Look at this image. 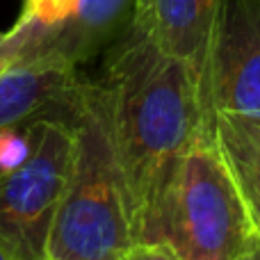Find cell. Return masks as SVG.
I'll list each match as a JSON object with an SVG mask.
<instances>
[{"mask_svg":"<svg viewBox=\"0 0 260 260\" xmlns=\"http://www.w3.org/2000/svg\"><path fill=\"white\" fill-rule=\"evenodd\" d=\"M99 82L121 176L133 242H153L157 206L174 167L203 130L199 76L137 23L105 50Z\"/></svg>","mask_w":260,"mask_h":260,"instance_id":"1","label":"cell"},{"mask_svg":"<svg viewBox=\"0 0 260 260\" xmlns=\"http://www.w3.org/2000/svg\"><path fill=\"white\" fill-rule=\"evenodd\" d=\"M73 157L48 238V260H110L133 244L99 82L80 73L67 105Z\"/></svg>","mask_w":260,"mask_h":260,"instance_id":"2","label":"cell"},{"mask_svg":"<svg viewBox=\"0 0 260 260\" xmlns=\"http://www.w3.org/2000/svg\"><path fill=\"white\" fill-rule=\"evenodd\" d=\"M153 242L180 260H242L256 251L258 229L208 128L174 167L157 206Z\"/></svg>","mask_w":260,"mask_h":260,"instance_id":"3","label":"cell"},{"mask_svg":"<svg viewBox=\"0 0 260 260\" xmlns=\"http://www.w3.org/2000/svg\"><path fill=\"white\" fill-rule=\"evenodd\" d=\"M27 160L0 178V247L12 260H48V238L73 157L67 117L30 121Z\"/></svg>","mask_w":260,"mask_h":260,"instance_id":"4","label":"cell"},{"mask_svg":"<svg viewBox=\"0 0 260 260\" xmlns=\"http://www.w3.org/2000/svg\"><path fill=\"white\" fill-rule=\"evenodd\" d=\"M208 121L217 112L260 119V0H224L199 73Z\"/></svg>","mask_w":260,"mask_h":260,"instance_id":"5","label":"cell"},{"mask_svg":"<svg viewBox=\"0 0 260 260\" xmlns=\"http://www.w3.org/2000/svg\"><path fill=\"white\" fill-rule=\"evenodd\" d=\"M137 0H71L64 16L41 25L25 23V46L18 62H48L69 69L101 57L133 25Z\"/></svg>","mask_w":260,"mask_h":260,"instance_id":"6","label":"cell"},{"mask_svg":"<svg viewBox=\"0 0 260 260\" xmlns=\"http://www.w3.org/2000/svg\"><path fill=\"white\" fill-rule=\"evenodd\" d=\"M224 0H137L135 23L165 53L201 73L210 35Z\"/></svg>","mask_w":260,"mask_h":260,"instance_id":"7","label":"cell"},{"mask_svg":"<svg viewBox=\"0 0 260 260\" xmlns=\"http://www.w3.org/2000/svg\"><path fill=\"white\" fill-rule=\"evenodd\" d=\"M80 69L16 62L0 73V130L37 117H67Z\"/></svg>","mask_w":260,"mask_h":260,"instance_id":"8","label":"cell"},{"mask_svg":"<svg viewBox=\"0 0 260 260\" xmlns=\"http://www.w3.org/2000/svg\"><path fill=\"white\" fill-rule=\"evenodd\" d=\"M212 130L226 169L260 235V119L217 112Z\"/></svg>","mask_w":260,"mask_h":260,"instance_id":"9","label":"cell"},{"mask_svg":"<svg viewBox=\"0 0 260 260\" xmlns=\"http://www.w3.org/2000/svg\"><path fill=\"white\" fill-rule=\"evenodd\" d=\"M30 121H23L0 130V178L12 174L14 169H18L30 155L32 148Z\"/></svg>","mask_w":260,"mask_h":260,"instance_id":"10","label":"cell"},{"mask_svg":"<svg viewBox=\"0 0 260 260\" xmlns=\"http://www.w3.org/2000/svg\"><path fill=\"white\" fill-rule=\"evenodd\" d=\"M69 3L71 0H23L21 16L32 18L41 25H48V23H55L64 16Z\"/></svg>","mask_w":260,"mask_h":260,"instance_id":"11","label":"cell"},{"mask_svg":"<svg viewBox=\"0 0 260 260\" xmlns=\"http://www.w3.org/2000/svg\"><path fill=\"white\" fill-rule=\"evenodd\" d=\"M119 260H180L167 242H133L119 253Z\"/></svg>","mask_w":260,"mask_h":260,"instance_id":"12","label":"cell"},{"mask_svg":"<svg viewBox=\"0 0 260 260\" xmlns=\"http://www.w3.org/2000/svg\"><path fill=\"white\" fill-rule=\"evenodd\" d=\"M251 256H256V258L260 260V235H258V244H256V251H253Z\"/></svg>","mask_w":260,"mask_h":260,"instance_id":"13","label":"cell"},{"mask_svg":"<svg viewBox=\"0 0 260 260\" xmlns=\"http://www.w3.org/2000/svg\"><path fill=\"white\" fill-rule=\"evenodd\" d=\"M0 260H12V258L7 256V253H5V249H3V247H0Z\"/></svg>","mask_w":260,"mask_h":260,"instance_id":"14","label":"cell"},{"mask_svg":"<svg viewBox=\"0 0 260 260\" xmlns=\"http://www.w3.org/2000/svg\"><path fill=\"white\" fill-rule=\"evenodd\" d=\"M5 37H7V32H0V44L5 41Z\"/></svg>","mask_w":260,"mask_h":260,"instance_id":"15","label":"cell"},{"mask_svg":"<svg viewBox=\"0 0 260 260\" xmlns=\"http://www.w3.org/2000/svg\"><path fill=\"white\" fill-rule=\"evenodd\" d=\"M242 260H258L256 256H247V258H242Z\"/></svg>","mask_w":260,"mask_h":260,"instance_id":"16","label":"cell"},{"mask_svg":"<svg viewBox=\"0 0 260 260\" xmlns=\"http://www.w3.org/2000/svg\"><path fill=\"white\" fill-rule=\"evenodd\" d=\"M110 260H119V258H110Z\"/></svg>","mask_w":260,"mask_h":260,"instance_id":"17","label":"cell"}]
</instances>
